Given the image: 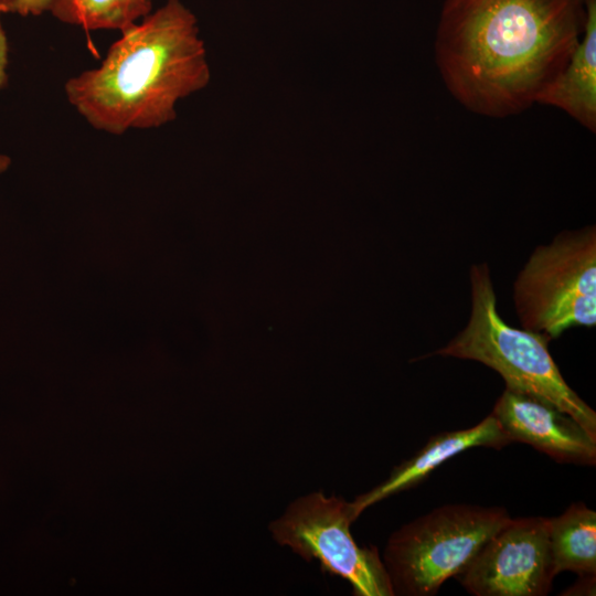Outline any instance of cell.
Instances as JSON below:
<instances>
[{
  "label": "cell",
  "instance_id": "5",
  "mask_svg": "<svg viewBox=\"0 0 596 596\" xmlns=\"http://www.w3.org/2000/svg\"><path fill=\"white\" fill-rule=\"evenodd\" d=\"M521 327L550 341L596 324V227L563 231L540 245L513 283Z\"/></svg>",
  "mask_w": 596,
  "mask_h": 596
},
{
  "label": "cell",
  "instance_id": "8",
  "mask_svg": "<svg viewBox=\"0 0 596 596\" xmlns=\"http://www.w3.org/2000/svg\"><path fill=\"white\" fill-rule=\"evenodd\" d=\"M491 414L511 443L528 444L557 462L596 464V438L549 402L504 389Z\"/></svg>",
  "mask_w": 596,
  "mask_h": 596
},
{
  "label": "cell",
  "instance_id": "10",
  "mask_svg": "<svg viewBox=\"0 0 596 596\" xmlns=\"http://www.w3.org/2000/svg\"><path fill=\"white\" fill-rule=\"evenodd\" d=\"M582 38L560 74L538 95L535 103L566 111L582 126L596 130V0H585Z\"/></svg>",
  "mask_w": 596,
  "mask_h": 596
},
{
  "label": "cell",
  "instance_id": "9",
  "mask_svg": "<svg viewBox=\"0 0 596 596\" xmlns=\"http://www.w3.org/2000/svg\"><path fill=\"white\" fill-rule=\"evenodd\" d=\"M511 444L496 417L490 414L466 429L432 436L412 458L395 467L389 478L360 494L351 503L354 519L369 507L401 491L416 487L450 458L473 447L501 449Z\"/></svg>",
  "mask_w": 596,
  "mask_h": 596
},
{
  "label": "cell",
  "instance_id": "6",
  "mask_svg": "<svg viewBox=\"0 0 596 596\" xmlns=\"http://www.w3.org/2000/svg\"><path fill=\"white\" fill-rule=\"evenodd\" d=\"M351 503L315 492L299 498L270 525L274 539L306 560L316 558L324 572L350 583L358 596H392L394 590L375 547H361L350 525Z\"/></svg>",
  "mask_w": 596,
  "mask_h": 596
},
{
  "label": "cell",
  "instance_id": "14",
  "mask_svg": "<svg viewBox=\"0 0 596 596\" xmlns=\"http://www.w3.org/2000/svg\"><path fill=\"white\" fill-rule=\"evenodd\" d=\"M9 43L0 12V92L8 83Z\"/></svg>",
  "mask_w": 596,
  "mask_h": 596
},
{
  "label": "cell",
  "instance_id": "12",
  "mask_svg": "<svg viewBox=\"0 0 596 596\" xmlns=\"http://www.w3.org/2000/svg\"><path fill=\"white\" fill-rule=\"evenodd\" d=\"M153 0H56L51 9L58 21L85 30L123 32L152 12Z\"/></svg>",
  "mask_w": 596,
  "mask_h": 596
},
{
  "label": "cell",
  "instance_id": "11",
  "mask_svg": "<svg viewBox=\"0 0 596 596\" xmlns=\"http://www.w3.org/2000/svg\"><path fill=\"white\" fill-rule=\"evenodd\" d=\"M549 541L557 575L564 571L596 575V512L584 502L549 518Z\"/></svg>",
  "mask_w": 596,
  "mask_h": 596
},
{
  "label": "cell",
  "instance_id": "13",
  "mask_svg": "<svg viewBox=\"0 0 596 596\" xmlns=\"http://www.w3.org/2000/svg\"><path fill=\"white\" fill-rule=\"evenodd\" d=\"M56 0H0V12L38 17L51 11Z\"/></svg>",
  "mask_w": 596,
  "mask_h": 596
},
{
  "label": "cell",
  "instance_id": "7",
  "mask_svg": "<svg viewBox=\"0 0 596 596\" xmlns=\"http://www.w3.org/2000/svg\"><path fill=\"white\" fill-rule=\"evenodd\" d=\"M549 518L510 519L456 578L475 596H545L556 576Z\"/></svg>",
  "mask_w": 596,
  "mask_h": 596
},
{
  "label": "cell",
  "instance_id": "16",
  "mask_svg": "<svg viewBox=\"0 0 596 596\" xmlns=\"http://www.w3.org/2000/svg\"><path fill=\"white\" fill-rule=\"evenodd\" d=\"M10 164V159L7 156L0 155V173L3 172Z\"/></svg>",
  "mask_w": 596,
  "mask_h": 596
},
{
  "label": "cell",
  "instance_id": "3",
  "mask_svg": "<svg viewBox=\"0 0 596 596\" xmlns=\"http://www.w3.org/2000/svg\"><path fill=\"white\" fill-rule=\"evenodd\" d=\"M471 312L466 327L432 355L480 362L494 370L505 389L549 402L596 438V412L567 384L549 351L550 340L507 323L498 311L487 263L470 267Z\"/></svg>",
  "mask_w": 596,
  "mask_h": 596
},
{
  "label": "cell",
  "instance_id": "1",
  "mask_svg": "<svg viewBox=\"0 0 596 596\" xmlns=\"http://www.w3.org/2000/svg\"><path fill=\"white\" fill-rule=\"evenodd\" d=\"M585 20V0H445L436 64L467 109L517 115L567 64Z\"/></svg>",
  "mask_w": 596,
  "mask_h": 596
},
{
  "label": "cell",
  "instance_id": "2",
  "mask_svg": "<svg viewBox=\"0 0 596 596\" xmlns=\"http://www.w3.org/2000/svg\"><path fill=\"white\" fill-rule=\"evenodd\" d=\"M120 34L97 67L65 82L68 104L115 136L173 121L178 103L211 79L195 15L181 0H167Z\"/></svg>",
  "mask_w": 596,
  "mask_h": 596
},
{
  "label": "cell",
  "instance_id": "4",
  "mask_svg": "<svg viewBox=\"0 0 596 596\" xmlns=\"http://www.w3.org/2000/svg\"><path fill=\"white\" fill-rule=\"evenodd\" d=\"M510 519L501 507L454 503L405 524L391 535L384 551L394 595L437 594Z\"/></svg>",
  "mask_w": 596,
  "mask_h": 596
},
{
  "label": "cell",
  "instance_id": "15",
  "mask_svg": "<svg viewBox=\"0 0 596 596\" xmlns=\"http://www.w3.org/2000/svg\"><path fill=\"white\" fill-rule=\"evenodd\" d=\"M595 576L584 575L570 588L564 590L562 595H595Z\"/></svg>",
  "mask_w": 596,
  "mask_h": 596
}]
</instances>
